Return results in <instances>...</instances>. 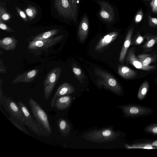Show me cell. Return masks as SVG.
Instances as JSON below:
<instances>
[{"mask_svg":"<svg viewBox=\"0 0 157 157\" xmlns=\"http://www.w3.org/2000/svg\"><path fill=\"white\" fill-rule=\"evenodd\" d=\"M120 135L119 133L111 127L94 130L85 134L83 137L86 140L97 143H104L113 141Z\"/></svg>","mask_w":157,"mask_h":157,"instance_id":"cell-1","label":"cell"},{"mask_svg":"<svg viewBox=\"0 0 157 157\" xmlns=\"http://www.w3.org/2000/svg\"><path fill=\"white\" fill-rule=\"evenodd\" d=\"M96 75L98 77L97 83L99 86L111 91L119 95L122 93V88L117 79L109 73L96 68L94 69Z\"/></svg>","mask_w":157,"mask_h":157,"instance_id":"cell-2","label":"cell"},{"mask_svg":"<svg viewBox=\"0 0 157 157\" xmlns=\"http://www.w3.org/2000/svg\"><path fill=\"white\" fill-rule=\"evenodd\" d=\"M28 104L33 116L43 129L49 136L52 133L47 114L38 102L33 98L28 100Z\"/></svg>","mask_w":157,"mask_h":157,"instance_id":"cell-3","label":"cell"},{"mask_svg":"<svg viewBox=\"0 0 157 157\" xmlns=\"http://www.w3.org/2000/svg\"><path fill=\"white\" fill-rule=\"evenodd\" d=\"M18 105L23 113L25 118L24 124L27 126L34 133L38 136H49L34 118V117L27 107L22 101L19 100Z\"/></svg>","mask_w":157,"mask_h":157,"instance_id":"cell-4","label":"cell"},{"mask_svg":"<svg viewBox=\"0 0 157 157\" xmlns=\"http://www.w3.org/2000/svg\"><path fill=\"white\" fill-rule=\"evenodd\" d=\"M62 68L57 67L51 70L43 82L44 96L45 100L48 99L60 77Z\"/></svg>","mask_w":157,"mask_h":157,"instance_id":"cell-5","label":"cell"},{"mask_svg":"<svg viewBox=\"0 0 157 157\" xmlns=\"http://www.w3.org/2000/svg\"><path fill=\"white\" fill-rule=\"evenodd\" d=\"M54 6L59 13L63 17L74 22L76 21L77 16L69 0H55Z\"/></svg>","mask_w":157,"mask_h":157,"instance_id":"cell-6","label":"cell"},{"mask_svg":"<svg viewBox=\"0 0 157 157\" xmlns=\"http://www.w3.org/2000/svg\"><path fill=\"white\" fill-rule=\"evenodd\" d=\"M10 116L16 117L23 123L25 118L22 111L17 103L11 98L4 96L2 103Z\"/></svg>","mask_w":157,"mask_h":157,"instance_id":"cell-7","label":"cell"},{"mask_svg":"<svg viewBox=\"0 0 157 157\" xmlns=\"http://www.w3.org/2000/svg\"><path fill=\"white\" fill-rule=\"evenodd\" d=\"M63 37V35H61L46 40H32L29 42L28 48L32 50L49 48L60 41Z\"/></svg>","mask_w":157,"mask_h":157,"instance_id":"cell-8","label":"cell"},{"mask_svg":"<svg viewBox=\"0 0 157 157\" xmlns=\"http://www.w3.org/2000/svg\"><path fill=\"white\" fill-rule=\"evenodd\" d=\"M119 108L126 116H128L145 115L151 111L149 108L136 105H121Z\"/></svg>","mask_w":157,"mask_h":157,"instance_id":"cell-9","label":"cell"},{"mask_svg":"<svg viewBox=\"0 0 157 157\" xmlns=\"http://www.w3.org/2000/svg\"><path fill=\"white\" fill-rule=\"evenodd\" d=\"M98 3L101 7L99 15L101 19L108 22H113L115 14L112 7L108 3L104 1H99Z\"/></svg>","mask_w":157,"mask_h":157,"instance_id":"cell-10","label":"cell"},{"mask_svg":"<svg viewBox=\"0 0 157 157\" xmlns=\"http://www.w3.org/2000/svg\"><path fill=\"white\" fill-rule=\"evenodd\" d=\"M135 48H132L128 51L126 57V61L127 63L131 64L137 69L145 71L150 70L156 68V67L154 66H144L136 57L135 53Z\"/></svg>","mask_w":157,"mask_h":157,"instance_id":"cell-11","label":"cell"},{"mask_svg":"<svg viewBox=\"0 0 157 157\" xmlns=\"http://www.w3.org/2000/svg\"><path fill=\"white\" fill-rule=\"evenodd\" d=\"M75 91L74 87L68 82H65L61 84L58 87L51 101V107H55L56 101L58 97L72 94Z\"/></svg>","mask_w":157,"mask_h":157,"instance_id":"cell-12","label":"cell"},{"mask_svg":"<svg viewBox=\"0 0 157 157\" xmlns=\"http://www.w3.org/2000/svg\"><path fill=\"white\" fill-rule=\"evenodd\" d=\"M38 72V69H36L19 74L12 81V83L14 84L19 82H31L36 77Z\"/></svg>","mask_w":157,"mask_h":157,"instance_id":"cell-13","label":"cell"},{"mask_svg":"<svg viewBox=\"0 0 157 157\" xmlns=\"http://www.w3.org/2000/svg\"><path fill=\"white\" fill-rule=\"evenodd\" d=\"M118 33L113 32L104 36L95 46V49L97 51L101 50L113 41L117 36Z\"/></svg>","mask_w":157,"mask_h":157,"instance_id":"cell-14","label":"cell"},{"mask_svg":"<svg viewBox=\"0 0 157 157\" xmlns=\"http://www.w3.org/2000/svg\"><path fill=\"white\" fill-rule=\"evenodd\" d=\"M89 23L86 15H84L79 25L78 36L80 41L82 42L86 38L89 31Z\"/></svg>","mask_w":157,"mask_h":157,"instance_id":"cell-15","label":"cell"},{"mask_svg":"<svg viewBox=\"0 0 157 157\" xmlns=\"http://www.w3.org/2000/svg\"><path fill=\"white\" fill-rule=\"evenodd\" d=\"M133 30V27L131 28L128 30L126 35L119 57V60L121 63H122L124 62L128 48L132 43L131 37Z\"/></svg>","mask_w":157,"mask_h":157,"instance_id":"cell-16","label":"cell"},{"mask_svg":"<svg viewBox=\"0 0 157 157\" xmlns=\"http://www.w3.org/2000/svg\"><path fill=\"white\" fill-rule=\"evenodd\" d=\"M18 40L13 36L4 37L0 40V48L5 51H13L16 48Z\"/></svg>","mask_w":157,"mask_h":157,"instance_id":"cell-17","label":"cell"},{"mask_svg":"<svg viewBox=\"0 0 157 157\" xmlns=\"http://www.w3.org/2000/svg\"><path fill=\"white\" fill-rule=\"evenodd\" d=\"M72 100L70 95H66L58 97L56 99L55 107L58 110H63L70 105Z\"/></svg>","mask_w":157,"mask_h":157,"instance_id":"cell-18","label":"cell"},{"mask_svg":"<svg viewBox=\"0 0 157 157\" xmlns=\"http://www.w3.org/2000/svg\"><path fill=\"white\" fill-rule=\"evenodd\" d=\"M118 73L123 78L129 79L135 78L137 75V72L129 67L119 65L118 66Z\"/></svg>","mask_w":157,"mask_h":157,"instance_id":"cell-19","label":"cell"},{"mask_svg":"<svg viewBox=\"0 0 157 157\" xmlns=\"http://www.w3.org/2000/svg\"><path fill=\"white\" fill-rule=\"evenodd\" d=\"M57 126L61 135L63 137H66L69 135L71 129L69 123L65 119L59 118L57 122Z\"/></svg>","mask_w":157,"mask_h":157,"instance_id":"cell-20","label":"cell"},{"mask_svg":"<svg viewBox=\"0 0 157 157\" xmlns=\"http://www.w3.org/2000/svg\"><path fill=\"white\" fill-rule=\"evenodd\" d=\"M59 32V29H53L34 37L32 40H41L51 38L57 34Z\"/></svg>","mask_w":157,"mask_h":157,"instance_id":"cell-21","label":"cell"},{"mask_svg":"<svg viewBox=\"0 0 157 157\" xmlns=\"http://www.w3.org/2000/svg\"><path fill=\"white\" fill-rule=\"evenodd\" d=\"M146 41L142 46L144 50L149 49L151 48L157 42V35L150 34H147L145 36Z\"/></svg>","mask_w":157,"mask_h":157,"instance_id":"cell-22","label":"cell"},{"mask_svg":"<svg viewBox=\"0 0 157 157\" xmlns=\"http://www.w3.org/2000/svg\"><path fill=\"white\" fill-rule=\"evenodd\" d=\"M71 68L77 80L81 83H83L85 79V77L81 69L74 63L72 64Z\"/></svg>","mask_w":157,"mask_h":157,"instance_id":"cell-23","label":"cell"},{"mask_svg":"<svg viewBox=\"0 0 157 157\" xmlns=\"http://www.w3.org/2000/svg\"><path fill=\"white\" fill-rule=\"evenodd\" d=\"M140 61L145 66H147L155 61V58L150 55L142 54L139 55L137 57Z\"/></svg>","mask_w":157,"mask_h":157,"instance_id":"cell-24","label":"cell"},{"mask_svg":"<svg viewBox=\"0 0 157 157\" xmlns=\"http://www.w3.org/2000/svg\"><path fill=\"white\" fill-rule=\"evenodd\" d=\"M8 119L17 128L26 134L29 135L28 131L26 130L24 126V123L19 119L13 116H10V117Z\"/></svg>","mask_w":157,"mask_h":157,"instance_id":"cell-25","label":"cell"},{"mask_svg":"<svg viewBox=\"0 0 157 157\" xmlns=\"http://www.w3.org/2000/svg\"><path fill=\"white\" fill-rule=\"evenodd\" d=\"M149 87V84L147 82H144L142 84L138 93V98L139 100H142L144 98L147 93Z\"/></svg>","mask_w":157,"mask_h":157,"instance_id":"cell-26","label":"cell"},{"mask_svg":"<svg viewBox=\"0 0 157 157\" xmlns=\"http://www.w3.org/2000/svg\"><path fill=\"white\" fill-rule=\"evenodd\" d=\"M125 147L127 149L140 148L146 149H153L157 148L151 144H140L129 145L125 144Z\"/></svg>","mask_w":157,"mask_h":157,"instance_id":"cell-27","label":"cell"},{"mask_svg":"<svg viewBox=\"0 0 157 157\" xmlns=\"http://www.w3.org/2000/svg\"><path fill=\"white\" fill-rule=\"evenodd\" d=\"M25 13L29 19H33L38 13L37 9L33 6H29L25 10Z\"/></svg>","mask_w":157,"mask_h":157,"instance_id":"cell-28","label":"cell"},{"mask_svg":"<svg viewBox=\"0 0 157 157\" xmlns=\"http://www.w3.org/2000/svg\"><path fill=\"white\" fill-rule=\"evenodd\" d=\"M11 18L10 15L1 6L0 7V19L2 21H7Z\"/></svg>","mask_w":157,"mask_h":157,"instance_id":"cell-29","label":"cell"},{"mask_svg":"<svg viewBox=\"0 0 157 157\" xmlns=\"http://www.w3.org/2000/svg\"><path fill=\"white\" fill-rule=\"evenodd\" d=\"M144 131L146 132L157 135V124L149 125L145 128Z\"/></svg>","mask_w":157,"mask_h":157,"instance_id":"cell-30","label":"cell"},{"mask_svg":"<svg viewBox=\"0 0 157 157\" xmlns=\"http://www.w3.org/2000/svg\"><path fill=\"white\" fill-rule=\"evenodd\" d=\"M0 28L2 30L6 31L7 32H13L15 31L12 29L4 23L0 19Z\"/></svg>","mask_w":157,"mask_h":157,"instance_id":"cell-31","label":"cell"},{"mask_svg":"<svg viewBox=\"0 0 157 157\" xmlns=\"http://www.w3.org/2000/svg\"><path fill=\"white\" fill-rule=\"evenodd\" d=\"M143 13L142 11L141 10H139L135 17V22L136 23L140 22L143 19Z\"/></svg>","mask_w":157,"mask_h":157,"instance_id":"cell-32","label":"cell"},{"mask_svg":"<svg viewBox=\"0 0 157 157\" xmlns=\"http://www.w3.org/2000/svg\"><path fill=\"white\" fill-rule=\"evenodd\" d=\"M148 22L149 26L151 27H155L157 26V18L152 17L149 15Z\"/></svg>","mask_w":157,"mask_h":157,"instance_id":"cell-33","label":"cell"},{"mask_svg":"<svg viewBox=\"0 0 157 157\" xmlns=\"http://www.w3.org/2000/svg\"><path fill=\"white\" fill-rule=\"evenodd\" d=\"M69 1L75 14L77 16L78 0H69Z\"/></svg>","mask_w":157,"mask_h":157,"instance_id":"cell-34","label":"cell"},{"mask_svg":"<svg viewBox=\"0 0 157 157\" xmlns=\"http://www.w3.org/2000/svg\"><path fill=\"white\" fill-rule=\"evenodd\" d=\"M15 8L20 17L25 21H28L26 15L25 13L18 7L15 6Z\"/></svg>","mask_w":157,"mask_h":157,"instance_id":"cell-35","label":"cell"},{"mask_svg":"<svg viewBox=\"0 0 157 157\" xmlns=\"http://www.w3.org/2000/svg\"><path fill=\"white\" fill-rule=\"evenodd\" d=\"M150 6L152 12L157 13V0H152L150 3Z\"/></svg>","mask_w":157,"mask_h":157,"instance_id":"cell-36","label":"cell"},{"mask_svg":"<svg viewBox=\"0 0 157 157\" xmlns=\"http://www.w3.org/2000/svg\"><path fill=\"white\" fill-rule=\"evenodd\" d=\"M144 37L140 35H138L134 40V43L136 45H139L144 40Z\"/></svg>","mask_w":157,"mask_h":157,"instance_id":"cell-37","label":"cell"},{"mask_svg":"<svg viewBox=\"0 0 157 157\" xmlns=\"http://www.w3.org/2000/svg\"><path fill=\"white\" fill-rule=\"evenodd\" d=\"M151 144L154 146L157 147V140L153 142Z\"/></svg>","mask_w":157,"mask_h":157,"instance_id":"cell-38","label":"cell"},{"mask_svg":"<svg viewBox=\"0 0 157 157\" xmlns=\"http://www.w3.org/2000/svg\"><path fill=\"white\" fill-rule=\"evenodd\" d=\"M144 0L147 1V0Z\"/></svg>","mask_w":157,"mask_h":157,"instance_id":"cell-39","label":"cell"}]
</instances>
